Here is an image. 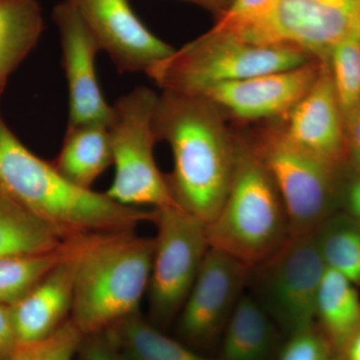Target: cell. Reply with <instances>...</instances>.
<instances>
[{
    "mask_svg": "<svg viewBox=\"0 0 360 360\" xmlns=\"http://www.w3.org/2000/svg\"><path fill=\"white\" fill-rule=\"evenodd\" d=\"M72 2L120 72L146 73L175 51L141 22L127 0Z\"/></svg>",
    "mask_w": 360,
    "mask_h": 360,
    "instance_id": "cell-14",
    "label": "cell"
},
{
    "mask_svg": "<svg viewBox=\"0 0 360 360\" xmlns=\"http://www.w3.org/2000/svg\"><path fill=\"white\" fill-rule=\"evenodd\" d=\"M347 161L360 165V103L345 118Z\"/></svg>",
    "mask_w": 360,
    "mask_h": 360,
    "instance_id": "cell-32",
    "label": "cell"
},
{
    "mask_svg": "<svg viewBox=\"0 0 360 360\" xmlns=\"http://www.w3.org/2000/svg\"><path fill=\"white\" fill-rule=\"evenodd\" d=\"M205 229L210 248L250 269L271 257L290 236L281 194L246 132L238 131L231 186L219 212Z\"/></svg>",
    "mask_w": 360,
    "mask_h": 360,
    "instance_id": "cell-4",
    "label": "cell"
},
{
    "mask_svg": "<svg viewBox=\"0 0 360 360\" xmlns=\"http://www.w3.org/2000/svg\"><path fill=\"white\" fill-rule=\"evenodd\" d=\"M338 205L340 212L360 221V165L347 161L338 174Z\"/></svg>",
    "mask_w": 360,
    "mask_h": 360,
    "instance_id": "cell-28",
    "label": "cell"
},
{
    "mask_svg": "<svg viewBox=\"0 0 360 360\" xmlns=\"http://www.w3.org/2000/svg\"><path fill=\"white\" fill-rule=\"evenodd\" d=\"M276 326L255 298L243 293L225 326L219 360H269L276 347Z\"/></svg>",
    "mask_w": 360,
    "mask_h": 360,
    "instance_id": "cell-18",
    "label": "cell"
},
{
    "mask_svg": "<svg viewBox=\"0 0 360 360\" xmlns=\"http://www.w3.org/2000/svg\"><path fill=\"white\" fill-rule=\"evenodd\" d=\"M340 355L343 360H360V330L350 338Z\"/></svg>",
    "mask_w": 360,
    "mask_h": 360,
    "instance_id": "cell-34",
    "label": "cell"
},
{
    "mask_svg": "<svg viewBox=\"0 0 360 360\" xmlns=\"http://www.w3.org/2000/svg\"><path fill=\"white\" fill-rule=\"evenodd\" d=\"M326 269L312 234L290 236L271 257L251 267L248 281L255 300L290 335L315 326Z\"/></svg>",
    "mask_w": 360,
    "mask_h": 360,
    "instance_id": "cell-9",
    "label": "cell"
},
{
    "mask_svg": "<svg viewBox=\"0 0 360 360\" xmlns=\"http://www.w3.org/2000/svg\"><path fill=\"white\" fill-rule=\"evenodd\" d=\"M312 236L326 269L360 285V221L336 212Z\"/></svg>",
    "mask_w": 360,
    "mask_h": 360,
    "instance_id": "cell-23",
    "label": "cell"
},
{
    "mask_svg": "<svg viewBox=\"0 0 360 360\" xmlns=\"http://www.w3.org/2000/svg\"><path fill=\"white\" fill-rule=\"evenodd\" d=\"M153 222L149 307L155 321L167 323L184 307L210 248L205 224L179 206L153 210Z\"/></svg>",
    "mask_w": 360,
    "mask_h": 360,
    "instance_id": "cell-10",
    "label": "cell"
},
{
    "mask_svg": "<svg viewBox=\"0 0 360 360\" xmlns=\"http://www.w3.org/2000/svg\"><path fill=\"white\" fill-rule=\"evenodd\" d=\"M276 0H234L231 7L217 18L212 28L214 32H231L243 23L257 18Z\"/></svg>",
    "mask_w": 360,
    "mask_h": 360,
    "instance_id": "cell-29",
    "label": "cell"
},
{
    "mask_svg": "<svg viewBox=\"0 0 360 360\" xmlns=\"http://www.w3.org/2000/svg\"><path fill=\"white\" fill-rule=\"evenodd\" d=\"M191 2L196 6L203 7L206 11H210L219 18L231 7L234 0H182Z\"/></svg>",
    "mask_w": 360,
    "mask_h": 360,
    "instance_id": "cell-33",
    "label": "cell"
},
{
    "mask_svg": "<svg viewBox=\"0 0 360 360\" xmlns=\"http://www.w3.org/2000/svg\"><path fill=\"white\" fill-rule=\"evenodd\" d=\"M155 239L134 231L80 239L75 253L70 319L82 335L108 330L139 314L148 290Z\"/></svg>",
    "mask_w": 360,
    "mask_h": 360,
    "instance_id": "cell-3",
    "label": "cell"
},
{
    "mask_svg": "<svg viewBox=\"0 0 360 360\" xmlns=\"http://www.w3.org/2000/svg\"><path fill=\"white\" fill-rule=\"evenodd\" d=\"M68 241L0 191V257L56 250Z\"/></svg>",
    "mask_w": 360,
    "mask_h": 360,
    "instance_id": "cell-22",
    "label": "cell"
},
{
    "mask_svg": "<svg viewBox=\"0 0 360 360\" xmlns=\"http://www.w3.org/2000/svg\"><path fill=\"white\" fill-rule=\"evenodd\" d=\"M51 163L71 184L91 189L94 181L112 167L108 125H68L60 150Z\"/></svg>",
    "mask_w": 360,
    "mask_h": 360,
    "instance_id": "cell-17",
    "label": "cell"
},
{
    "mask_svg": "<svg viewBox=\"0 0 360 360\" xmlns=\"http://www.w3.org/2000/svg\"><path fill=\"white\" fill-rule=\"evenodd\" d=\"M226 33L250 44L291 45L326 60L336 44L360 39V0H276Z\"/></svg>",
    "mask_w": 360,
    "mask_h": 360,
    "instance_id": "cell-8",
    "label": "cell"
},
{
    "mask_svg": "<svg viewBox=\"0 0 360 360\" xmlns=\"http://www.w3.org/2000/svg\"><path fill=\"white\" fill-rule=\"evenodd\" d=\"M246 134L281 194L290 236L312 234L338 212V174L342 165L335 167L291 141L283 120L260 122Z\"/></svg>",
    "mask_w": 360,
    "mask_h": 360,
    "instance_id": "cell-6",
    "label": "cell"
},
{
    "mask_svg": "<svg viewBox=\"0 0 360 360\" xmlns=\"http://www.w3.org/2000/svg\"><path fill=\"white\" fill-rule=\"evenodd\" d=\"M75 240L56 250L0 257V305L13 307L70 255Z\"/></svg>",
    "mask_w": 360,
    "mask_h": 360,
    "instance_id": "cell-24",
    "label": "cell"
},
{
    "mask_svg": "<svg viewBox=\"0 0 360 360\" xmlns=\"http://www.w3.org/2000/svg\"><path fill=\"white\" fill-rule=\"evenodd\" d=\"M84 336L70 319L46 338L18 345L8 360H75Z\"/></svg>",
    "mask_w": 360,
    "mask_h": 360,
    "instance_id": "cell-26",
    "label": "cell"
},
{
    "mask_svg": "<svg viewBox=\"0 0 360 360\" xmlns=\"http://www.w3.org/2000/svg\"><path fill=\"white\" fill-rule=\"evenodd\" d=\"M125 360H212L161 333L137 314L105 330Z\"/></svg>",
    "mask_w": 360,
    "mask_h": 360,
    "instance_id": "cell-21",
    "label": "cell"
},
{
    "mask_svg": "<svg viewBox=\"0 0 360 360\" xmlns=\"http://www.w3.org/2000/svg\"><path fill=\"white\" fill-rule=\"evenodd\" d=\"M326 61L345 118L360 103V39L336 44Z\"/></svg>",
    "mask_w": 360,
    "mask_h": 360,
    "instance_id": "cell-25",
    "label": "cell"
},
{
    "mask_svg": "<svg viewBox=\"0 0 360 360\" xmlns=\"http://www.w3.org/2000/svg\"><path fill=\"white\" fill-rule=\"evenodd\" d=\"M60 37L61 58L68 89V125H108L111 105L104 98L96 72L101 51L72 0L56 4L52 13Z\"/></svg>",
    "mask_w": 360,
    "mask_h": 360,
    "instance_id": "cell-13",
    "label": "cell"
},
{
    "mask_svg": "<svg viewBox=\"0 0 360 360\" xmlns=\"http://www.w3.org/2000/svg\"><path fill=\"white\" fill-rule=\"evenodd\" d=\"M18 345L11 307L0 305V360H8Z\"/></svg>",
    "mask_w": 360,
    "mask_h": 360,
    "instance_id": "cell-31",
    "label": "cell"
},
{
    "mask_svg": "<svg viewBox=\"0 0 360 360\" xmlns=\"http://www.w3.org/2000/svg\"><path fill=\"white\" fill-rule=\"evenodd\" d=\"M283 122L288 137L302 148L335 167L347 162L345 116L326 60L312 86Z\"/></svg>",
    "mask_w": 360,
    "mask_h": 360,
    "instance_id": "cell-15",
    "label": "cell"
},
{
    "mask_svg": "<svg viewBox=\"0 0 360 360\" xmlns=\"http://www.w3.org/2000/svg\"><path fill=\"white\" fill-rule=\"evenodd\" d=\"M80 239L75 241L65 260L11 307L18 345L44 340L70 319L75 295V253Z\"/></svg>",
    "mask_w": 360,
    "mask_h": 360,
    "instance_id": "cell-16",
    "label": "cell"
},
{
    "mask_svg": "<svg viewBox=\"0 0 360 360\" xmlns=\"http://www.w3.org/2000/svg\"><path fill=\"white\" fill-rule=\"evenodd\" d=\"M321 65L314 59L291 70L217 85L198 96L239 125L284 120L312 86Z\"/></svg>",
    "mask_w": 360,
    "mask_h": 360,
    "instance_id": "cell-11",
    "label": "cell"
},
{
    "mask_svg": "<svg viewBox=\"0 0 360 360\" xmlns=\"http://www.w3.org/2000/svg\"><path fill=\"white\" fill-rule=\"evenodd\" d=\"M357 286L326 269L316 302L321 330L340 354L350 338L360 330V296Z\"/></svg>",
    "mask_w": 360,
    "mask_h": 360,
    "instance_id": "cell-19",
    "label": "cell"
},
{
    "mask_svg": "<svg viewBox=\"0 0 360 360\" xmlns=\"http://www.w3.org/2000/svg\"><path fill=\"white\" fill-rule=\"evenodd\" d=\"M78 355L80 360H125L106 331L84 335Z\"/></svg>",
    "mask_w": 360,
    "mask_h": 360,
    "instance_id": "cell-30",
    "label": "cell"
},
{
    "mask_svg": "<svg viewBox=\"0 0 360 360\" xmlns=\"http://www.w3.org/2000/svg\"><path fill=\"white\" fill-rule=\"evenodd\" d=\"M0 191L49 225L63 240L134 231L153 212L115 202L75 186L32 153L0 118Z\"/></svg>",
    "mask_w": 360,
    "mask_h": 360,
    "instance_id": "cell-2",
    "label": "cell"
},
{
    "mask_svg": "<svg viewBox=\"0 0 360 360\" xmlns=\"http://www.w3.org/2000/svg\"><path fill=\"white\" fill-rule=\"evenodd\" d=\"M250 267L210 248L193 288L180 310V333L191 342L206 345L224 330L248 283Z\"/></svg>",
    "mask_w": 360,
    "mask_h": 360,
    "instance_id": "cell-12",
    "label": "cell"
},
{
    "mask_svg": "<svg viewBox=\"0 0 360 360\" xmlns=\"http://www.w3.org/2000/svg\"><path fill=\"white\" fill-rule=\"evenodd\" d=\"M215 104L200 96L162 91L155 111L158 141L172 148L174 169L165 175L179 207L212 222L231 186L238 131Z\"/></svg>",
    "mask_w": 360,
    "mask_h": 360,
    "instance_id": "cell-1",
    "label": "cell"
},
{
    "mask_svg": "<svg viewBox=\"0 0 360 360\" xmlns=\"http://www.w3.org/2000/svg\"><path fill=\"white\" fill-rule=\"evenodd\" d=\"M158 94L139 86L111 105L108 129L115 177L105 193L129 207L177 206L167 177L155 162V111Z\"/></svg>",
    "mask_w": 360,
    "mask_h": 360,
    "instance_id": "cell-7",
    "label": "cell"
},
{
    "mask_svg": "<svg viewBox=\"0 0 360 360\" xmlns=\"http://www.w3.org/2000/svg\"><path fill=\"white\" fill-rule=\"evenodd\" d=\"M44 30L37 0H0V90Z\"/></svg>",
    "mask_w": 360,
    "mask_h": 360,
    "instance_id": "cell-20",
    "label": "cell"
},
{
    "mask_svg": "<svg viewBox=\"0 0 360 360\" xmlns=\"http://www.w3.org/2000/svg\"><path fill=\"white\" fill-rule=\"evenodd\" d=\"M317 59L291 45L250 44L210 30L146 72L163 91L198 96L205 90L265 73L291 70Z\"/></svg>",
    "mask_w": 360,
    "mask_h": 360,
    "instance_id": "cell-5",
    "label": "cell"
},
{
    "mask_svg": "<svg viewBox=\"0 0 360 360\" xmlns=\"http://www.w3.org/2000/svg\"><path fill=\"white\" fill-rule=\"evenodd\" d=\"M336 354L321 329L312 326L290 335L278 360H336Z\"/></svg>",
    "mask_w": 360,
    "mask_h": 360,
    "instance_id": "cell-27",
    "label": "cell"
}]
</instances>
